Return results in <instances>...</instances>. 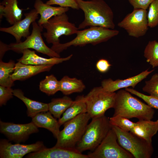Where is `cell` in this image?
<instances>
[{
  "instance_id": "cell-1",
  "label": "cell",
  "mask_w": 158,
  "mask_h": 158,
  "mask_svg": "<svg viewBox=\"0 0 158 158\" xmlns=\"http://www.w3.org/2000/svg\"><path fill=\"white\" fill-rule=\"evenodd\" d=\"M84 19L78 25L79 30L87 27H101L114 29L113 11L104 0H76Z\"/></svg>"
},
{
  "instance_id": "cell-2",
  "label": "cell",
  "mask_w": 158,
  "mask_h": 158,
  "mask_svg": "<svg viewBox=\"0 0 158 158\" xmlns=\"http://www.w3.org/2000/svg\"><path fill=\"white\" fill-rule=\"evenodd\" d=\"M113 116H120L128 118L151 120L155 111L153 108L133 96L125 90L116 93Z\"/></svg>"
},
{
  "instance_id": "cell-3",
  "label": "cell",
  "mask_w": 158,
  "mask_h": 158,
  "mask_svg": "<svg viewBox=\"0 0 158 158\" xmlns=\"http://www.w3.org/2000/svg\"><path fill=\"white\" fill-rule=\"evenodd\" d=\"M119 31L101 27H91L84 29L78 30L75 38L64 43L52 46L51 48L59 54L63 50L72 46H85L90 44L96 45L106 42L117 36Z\"/></svg>"
},
{
  "instance_id": "cell-4",
  "label": "cell",
  "mask_w": 158,
  "mask_h": 158,
  "mask_svg": "<svg viewBox=\"0 0 158 158\" xmlns=\"http://www.w3.org/2000/svg\"><path fill=\"white\" fill-rule=\"evenodd\" d=\"M111 126L109 118L105 115L92 118L88 124L85 132L80 141L77 144L76 149L79 152L94 150L105 138Z\"/></svg>"
},
{
  "instance_id": "cell-5",
  "label": "cell",
  "mask_w": 158,
  "mask_h": 158,
  "mask_svg": "<svg viewBox=\"0 0 158 158\" xmlns=\"http://www.w3.org/2000/svg\"><path fill=\"white\" fill-rule=\"evenodd\" d=\"M91 118L87 113L81 114L65 123L60 131L55 146L74 148L83 136Z\"/></svg>"
},
{
  "instance_id": "cell-6",
  "label": "cell",
  "mask_w": 158,
  "mask_h": 158,
  "mask_svg": "<svg viewBox=\"0 0 158 158\" xmlns=\"http://www.w3.org/2000/svg\"><path fill=\"white\" fill-rule=\"evenodd\" d=\"M120 145L135 158H150L153 152L152 143H150L130 132L123 130L111 126Z\"/></svg>"
},
{
  "instance_id": "cell-7",
  "label": "cell",
  "mask_w": 158,
  "mask_h": 158,
  "mask_svg": "<svg viewBox=\"0 0 158 158\" xmlns=\"http://www.w3.org/2000/svg\"><path fill=\"white\" fill-rule=\"evenodd\" d=\"M116 93L107 91L101 86L93 88L85 96L87 113L91 118L103 116L107 110L113 108Z\"/></svg>"
},
{
  "instance_id": "cell-8",
  "label": "cell",
  "mask_w": 158,
  "mask_h": 158,
  "mask_svg": "<svg viewBox=\"0 0 158 158\" xmlns=\"http://www.w3.org/2000/svg\"><path fill=\"white\" fill-rule=\"evenodd\" d=\"M42 26L46 30L43 34L46 41L52 45L60 43L59 38L62 36L76 34L79 30L74 24L69 21L66 13L54 16Z\"/></svg>"
},
{
  "instance_id": "cell-9",
  "label": "cell",
  "mask_w": 158,
  "mask_h": 158,
  "mask_svg": "<svg viewBox=\"0 0 158 158\" xmlns=\"http://www.w3.org/2000/svg\"><path fill=\"white\" fill-rule=\"evenodd\" d=\"M32 25L31 34L23 42L11 43L9 44L10 50L18 53H22L25 49H32L51 57H60V54L49 47L44 43L42 37L43 27L39 25L36 21L32 23Z\"/></svg>"
},
{
  "instance_id": "cell-10",
  "label": "cell",
  "mask_w": 158,
  "mask_h": 158,
  "mask_svg": "<svg viewBox=\"0 0 158 158\" xmlns=\"http://www.w3.org/2000/svg\"><path fill=\"white\" fill-rule=\"evenodd\" d=\"M112 128L100 144L87 155L89 158H133V156L117 142Z\"/></svg>"
},
{
  "instance_id": "cell-11",
  "label": "cell",
  "mask_w": 158,
  "mask_h": 158,
  "mask_svg": "<svg viewBox=\"0 0 158 158\" xmlns=\"http://www.w3.org/2000/svg\"><path fill=\"white\" fill-rule=\"evenodd\" d=\"M147 11L142 9H134L118 24L130 36L138 38L146 34L149 27Z\"/></svg>"
},
{
  "instance_id": "cell-12",
  "label": "cell",
  "mask_w": 158,
  "mask_h": 158,
  "mask_svg": "<svg viewBox=\"0 0 158 158\" xmlns=\"http://www.w3.org/2000/svg\"><path fill=\"white\" fill-rule=\"evenodd\" d=\"M0 132L9 140L16 142H25L32 134L39 131L32 121L26 124H16L0 121Z\"/></svg>"
},
{
  "instance_id": "cell-13",
  "label": "cell",
  "mask_w": 158,
  "mask_h": 158,
  "mask_svg": "<svg viewBox=\"0 0 158 158\" xmlns=\"http://www.w3.org/2000/svg\"><path fill=\"white\" fill-rule=\"evenodd\" d=\"M45 147L42 141L28 145L12 144L9 140L1 139L0 141V157L22 158L28 153L39 151Z\"/></svg>"
},
{
  "instance_id": "cell-14",
  "label": "cell",
  "mask_w": 158,
  "mask_h": 158,
  "mask_svg": "<svg viewBox=\"0 0 158 158\" xmlns=\"http://www.w3.org/2000/svg\"><path fill=\"white\" fill-rule=\"evenodd\" d=\"M38 14L33 9L30 12L25 13V17L16 22L11 26L1 27V32L8 33L15 38L16 43L21 42L22 37L26 38L30 34L29 28L30 25L38 18Z\"/></svg>"
},
{
  "instance_id": "cell-15",
  "label": "cell",
  "mask_w": 158,
  "mask_h": 158,
  "mask_svg": "<svg viewBox=\"0 0 158 158\" xmlns=\"http://www.w3.org/2000/svg\"><path fill=\"white\" fill-rule=\"evenodd\" d=\"M29 158H89L76 148H69L54 146L45 147L37 152H31L26 156Z\"/></svg>"
},
{
  "instance_id": "cell-16",
  "label": "cell",
  "mask_w": 158,
  "mask_h": 158,
  "mask_svg": "<svg viewBox=\"0 0 158 158\" xmlns=\"http://www.w3.org/2000/svg\"><path fill=\"white\" fill-rule=\"evenodd\" d=\"M154 71V70L149 71L147 69L136 75L126 79H117L115 80L110 78L105 79L102 81L101 86L105 90L111 92L129 87L134 88Z\"/></svg>"
},
{
  "instance_id": "cell-17",
  "label": "cell",
  "mask_w": 158,
  "mask_h": 158,
  "mask_svg": "<svg viewBox=\"0 0 158 158\" xmlns=\"http://www.w3.org/2000/svg\"><path fill=\"white\" fill-rule=\"evenodd\" d=\"M22 56L18 60V62L25 64L41 65L47 64H55L61 63L70 60L72 57L71 54L64 58L51 57L46 58L39 56L35 51L29 49L23 50L22 52Z\"/></svg>"
},
{
  "instance_id": "cell-18",
  "label": "cell",
  "mask_w": 158,
  "mask_h": 158,
  "mask_svg": "<svg viewBox=\"0 0 158 158\" xmlns=\"http://www.w3.org/2000/svg\"><path fill=\"white\" fill-rule=\"evenodd\" d=\"M54 65L25 64L18 62L16 63L12 78L14 81L25 80L40 73L49 71Z\"/></svg>"
},
{
  "instance_id": "cell-19",
  "label": "cell",
  "mask_w": 158,
  "mask_h": 158,
  "mask_svg": "<svg viewBox=\"0 0 158 158\" xmlns=\"http://www.w3.org/2000/svg\"><path fill=\"white\" fill-rule=\"evenodd\" d=\"M34 7L40 15L37 23L41 26L54 16L66 13L69 9V8L52 6L44 3L42 0H35Z\"/></svg>"
},
{
  "instance_id": "cell-20",
  "label": "cell",
  "mask_w": 158,
  "mask_h": 158,
  "mask_svg": "<svg viewBox=\"0 0 158 158\" xmlns=\"http://www.w3.org/2000/svg\"><path fill=\"white\" fill-rule=\"evenodd\" d=\"M23 11L18 6L17 0H3L0 4V18L4 17L12 25L22 19Z\"/></svg>"
},
{
  "instance_id": "cell-21",
  "label": "cell",
  "mask_w": 158,
  "mask_h": 158,
  "mask_svg": "<svg viewBox=\"0 0 158 158\" xmlns=\"http://www.w3.org/2000/svg\"><path fill=\"white\" fill-rule=\"evenodd\" d=\"M158 131V120H140L135 123L134 127L130 131L132 133L152 143V137Z\"/></svg>"
},
{
  "instance_id": "cell-22",
  "label": "cell",
  "mask_w": 158,
  "mask_h": 158,
  "mask_svg": "<svg viewBox=\"0 0 158 158\" xmlns=\"http://www.w3.org/2000/svg\"><path fill=\"white\" fill-rule=\"evenodd\" d=\"M49 111H43L35 115L31 118L32 121L38 128H46L51 132L57 138L60 131L58 121Z\"/></svg>"
},
{
  "instance_id": "cell-23",
  "label": "cell",
  "mask_w": 158,
  "mask_h": 158,
  "mask_svg": "<svg viewBox=\"0 0 158 158\" xmlns=\"http://www.w3.org/2000/svg\"><path fill=\"white\" fill-rule=\"evenodd\" d=\"M87 113V107L83 95L78 96L58 120L60 126L81 114Z\"/></svg>"
},
{
  "instance_id": "cell-24",
  "label": "cell",
  "mask_w": 158,
  "mask_h": 158,
  "mask_svg": "<svg viewBox=\"0 0 158 158\" xmlns=\"http://www.w3.org/2000/svg\"><path fill=\"white\" fill-rule=\"evenodd\" d=\"M13 95L21 100L25 105L27 114L29 117H32L41 112L48 111V104L30 99L24 95L23 92L19 89L13 90Z\"/></svg>"
},
{
  "instance_id": "cell-25",
  "label": "cell",
  "mask_w": 158,
  "mask_h": 158,
  "mask_svg": "<svg viewBox=\"0 0 158 158\" xmlns=\"http://www.w3.org/2000/svg\"><path fill=\"white\" fill-rule=\"evenodd\" d=\"M60 91L67 95L74 93L82 92L85 86L82 80L75 78L65 76L59 81Z\"/></svg>"
},
{
  "instance_id": "cell-26",
  "label": "cell",
  "mask_w": 158,
  "mask_h": 158,
  "mask_svg": "<svg viewBox=\"0 0 158 158\" xmlns=\"http://www.w3.org/2000/svg\"><path fill=\"white\" fill-rule=\"evenodd\" d=\"M73 102L71 98L66 96L62 98L53 99L48 104V111L55 118L59 119Z\"/></svg>"
},
{
  "instance_id": "cell-27",
  "label": "cell",
  "mask_w": 158,
  "mask_h": 158,
  "mask_svg": "<svg viewBox=\"0 0 158 158\" xmlns=\"http://www.w3.org/2000/svg\"><path fill=\"white\" fill-rule=\"evenodd\" d=\"M16 63L14 61L10 60L6 63L2 60L0 61V85L4 87H11L14 84L12 78Z\"/></svg>"
},
{
  "instance_id": "cell-28",
  "label": "cell",
  "mask_w": 158,
  "mask_h": 158,
  "mask_svg": "<svg viewBox=\"0 0 158 158\" xmlns=\"http://www.w3.org/2000/svg\"><path fill=\"white\" fill-rule=\"evenodd\" d=\"M39 89L48 95H53L60 91L59 81L53 75L47 76L40 82Z\"/></svg>"
},
{
  "instance_id": "cell-29",
  "label": "cell",
  "mask_w": 158,
  "mask_h": 158,
  "mask_svg": "<svg viewBox=\"0 0 158 158\" xmlns=\"http://www.w3.org/2000/svg\"><path fill=\"white\" fill-rule=\"evenodd\" d=\"M144 56L152 68L158 67V42L149 41L145 49Z\"/></svg>"
},
{
  "instance_id": "cell-30",
  "label": "cell",
  "mask_w": 158,
  "mask_h": 158,
  "mask_svg": "<svg viewBox=\"0 0 158 158\" xmlns=\"http://www.w3.org/2000/svg\"><path fill=\"white\" fill-rule=\"evenodd\" d=\"M109 121L111 126H117L127 132H130L135 124V123L129 118L120 116H113L109 118Z\"/></svg>"
},
{
  "instance_id": "cell-31",
  "label": "cell",
  "mask_w": 158,
  "mask_h": 158,
  "mask_svg": "<svg viewBox=\"0 0 158 158\" xmlns=\"http://www.w3.org/2000/svg\"><path fill=\"white\" fill-rule=\"evenodd\" d=\"M148 8L147 18L149 27L154 28L158 25V0H154Z\"/></svg>"
},
{
  "instance_id": "cell-32",
  "label": "cell",
  "mask_w": 158,
  "mask_h": 158,
  "mask_svg": "<svg viewBox=\"0 0 158 158\" xmlns=\"http://www.w3.org/2000/svg\"><path fill=\"white\" fill-rule=\"evenodd\" d=\"M142 90L150 95L158 98V73L154 74L149 80L145 81Z\"/></svg>"
},
{
  "instance_id": "cell-33",
  "label": "cell",
  "mask_w": 158,
  "mask_h": 158,
  "mask_svg": "<svg viewBox=\"0 0 158 158\" xmlns=\"http://www.w3.org/2000/svg\"><path fill=\"white\" fill-rule=\"evenodd\" d=\"M125 90L140 98L145 102L149 106L152 108L158 109V98L151 95L144 94L133 88H126Z\"/></svg>"
},
{
  "instance_id": "cell-34",
  "label": "cell",
  "mask_w": 158,
  "mask_h": 158,
  "mask_svg": "<svg viewBox=\"0 0 158 158\" xmlns=\"http://www.w3.org/2000/svg\"><path fill=\"white\" fill-rule=\"evenodd\" d=\"M46 3L50 5H57L63 7L80 9L76 0H49Z\"/></svg>"
},
{
  "instance_id": "cell-35",
  "label": "cell",
  "mask_w": 158,
  "mask_h": 158,
  "mask_svg": "<svg viewBox=\"0 0 158 158\" xmlns=\"http://www.w3.org/2000/svg\"><path fill=\"white\" fill-rule=\"evenodd\" d=\"M13 90L11 87L0 86V105H5L7 102L13 97Z\"/></svg>"
},
{
  "instance_id": "cell-36",
  "label": "cell",
  "mask_w": 158,
  "mask_h": 158,
  "mask_svg": "<svg viewBox=\"0 0 158 158\" xmlns=\"http://www.w3.org/2000/svg\"><path fill=\"white\" fill-rule=\"evenodd\" d=\"M134 9L146 10L154 0H128Z\"/></svg>"
},
{
  "instance_id": "cell-37",
  "label": "cell",
  "mask_w": 158,
  "mask_h": 158,
  "mask_svg": "<svg viewBox=\"0 0 158 158\" xmlns=\"http://www.w3.org/2000/svg\"><path fill=\"white\" fill-rule=\"evenodd\" d=\"M111 66V65L107 60L103 59H99L97 62L96 65L97 70L102 73L107 72Z\"/></svg>"
},
{
  "instance_id": "cell-38",
  "label": "cell",
  "mask_w": 158,
  "mask_h": 158,
  "mask_svg": "<svg viewBox=\"0 0 158 158\" xmlns=\"http://www.w3.org/2000/svg\"><path fill=\"white\" fill-rule=\"evenodd\" d=\"M0 60H2L5 52L10 50L9 45L5 44L1 41H0Z\"/></svg>"
}]
</instances>
